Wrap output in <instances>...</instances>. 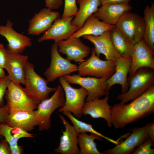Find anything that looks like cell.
I'll return each mask as SVG.
<instances>
[{
    "instance_id": "13",
    "label": "cell",
    "mask_w": 154,
    "mask_h": 154,
    "mask_svg": "<svg viewBox=\"0 0 154 154\" xmlns=\"http://www.w3.org/2000/svg\"><path fill=\"white\" fill-rule=\"evenodd\" d=\"M59 52L65 54L66 59L80 63L89 55L90 48L84 44L79 38L71 37L57 43Z\"/></svg>"
},
{
    "instance_id": "29",
    "label": "cell",
    "mask_w": 154,
    "mask_h": 154,
    "mask_svg": "<svg viewBox=\"0 0 154 154\" xmlns=\"http://www.w3.org/2000/svg\"><path fill=\"white\" fill-rule=\"evenodd\" d=\"M78 145L80 149L79 154H102L97 149L95 139L102 141V137L93 133L88 135L86 133L78 134Z\"/></svg>"
},
{
    "instance_id": "22",
    "label": "cell",
    "mask_w": 154,
    "mask_h": 154,
    "mask_svg": "<svg viewBox=\"0 0 154 154\" xmlns=\"http://www.w3.org/2000/svg\"><path fill=\"white\" fill-rule=\"evenodd\" d=\"M131 61V57H121L117 60L115 63V72L106 81L109 90L113 85L118 84L121 86V93H124L127 91L129 88L128 76Z\"/></svg>"
},
{
    "instance_id": "20",
    "label": "cell",
    "mask_w": 154,
    "mask_h": 154,
    "mask_svg": "<svg viewBox=\"0 0 154 154\" xmlns=\"http://www.w3.org/2000/svg\"><path fill=\"white\" fill-rule=\"evenodd\" d=\"M101 6L93 15L104 23L114 26L124 13L132 9L128 3H108Z\"/></svg>"
},
{
    "instance_id": "34",
    "label": "cell",
    "mask_w": 154,
    "mask_h": 154,
    "mask_svg": "<svg viewBox=\"0 0 154 154\" xmlns=\"http://www.w3.org/2000/svg\"><path fill=\"white\" fill-rule=\"evenodd\" d=\"M10 111L9 106L7 104L0 107V124H6V118Z\"/></svg>"
},
{
    "instance_id": "37",
    "label": "cell",
    "mask_w": 154,
    "mask_h": 154,
    "mask_svg": "<svg viewBox=\"0 0 154 154\" xmlns=\"http://www.w3.org/2000/svg\"><path fill=\"white\" fill-rule=\"evenodd\" d=\"M7 58L6 48L4 47L3 44L0 43V66L4 68Z\"/></svg>"
},
{
    "instance_id": "32",
    "label": "cell",
    "mask_w": 154,
    "mask_h": 154,
    "mask_svg": "<svg viewBox=\"0 0 154 154\" xmlns=\"http://www.w3.org/2000/svg\"><path fill=\"white\" fill-rule=\"evenodd\" d=\"M153 141L149 137L137 147L133 154H154V149L151 148L153 144Z\"/></svg>"
},
{
    "instance_id": "16",
    "label": "cell",
    "mask_w": 154,
    "mask_h": 154,
    "mask_svg": "<svg viewBox=\"0 0 154 154\" xmlns=\"http://www.w3.org/2000/svg\"><path fill=\"white\" fill-rule=\"evenodd\" d=\"M13 23L9 20L5 25H0V35L7 41L8 48L13 52L21 54L26 48L32 46V40L15 31L13 28Z\"/></svg>"
},
{
    "instance_id": "33",
    "label": "cell",
    "mask_w": 154,
    "mask_h": 154,
    "mask_svg": "<svg viewBox=\"0 0 154 154\" xmlns=\"http://www.w3.org/2000/svg\"><path fill=\"white\" fill-rule=\"evenodd\" d=\"M10 81L8 75H6L5 77L0 79V107L5 105L4 96Z\"/></svg>"
},
{
    "instance_id": "25",
    "label": "cell",
    "mask_w": 154,
    "mask_h": 154,
    "mask_svg": "<svg viewBox=\"0 0 154 154\" xmlns=\"http://www.w3.org/2000/svg\"><path fill=\"white\" fill-rule=\"evenodd\" d=\"M79 9L72 24L78 29L81 28L88 18L98 11L101 5L100 0H77Z\"/></svg>"
},
{
    "instance_id": "15",
    "label": "cell",
    "mask_w": 154,
    "mask_h": 154,
    "mask_svg": "<svg viewBox=\"0 0 154 154\" xmlns=\"http://www.w3.org/2000/svg\"><path fill=\"white\" fill-rule=\"evenodd\" d=\"M130 135L125 140L115 147L101 152L104 154H129L135 149L143 143L148 137L146 130V125L141 127L131 128Z\"/></svg>"
},
{
    "instance_id": "31",
    "label": "cell",
    "mask_w": 154,
    "mask_h": 154,
    "mask_svg": "<svg viewBox=\"0 0 154 154\" xmlns=\"http://www.w3.org/2000/svg\"><path fill=\"white\" fill-rule=\"evenodd\" d=\"M78 10L76 0H64V9L61 18L75 16Z\"/></svg>"
},
{
    "instance_id": "40",
    "label": "cell",
    "mask_w": 154,
    "mask_h": 154,
    "mask_svg": "<svg viewBox=\"0 0 154 154\" xmlns=\"http://www.w3.org/2000/svg\"><path fill=\"white\" fill-rule=\"evenodd\" d=\"M130 0H100L101 5L110 3H128Z\"/></svg>"
},
{
    "instance_id": "23",
    "label": "cell",
    "mask_w": 154,
    "mask_h": 154,
    "mask_svg": "<svg viewBox=\"0 0 154 154\" xmlns=\"http://www.w3.org/2000/svg\"><path fill=\"white\" fill-rule=\"evenodd\" d=\"M6 124L28 132L38 125V121L34 111L17 110L10 111L6 118Z\"/></svg>"
},
{
    "instance_id": "24",
    "label": "cell",
    "mask_w": 154,
    "mask_h": 154,
    "mask_svg": "<svg viewBox=\"0 0 154 154\" xmlns=\"http://www.w3.org/2000/svg\"><path fill=\"white\" fill-rule=\"evenodd\" d=\"M115 26L100 21L93 14L88 18L82 27L74 33L71 37L79 38L87 35L98 36L106 31L111 30Z\"/></svg>"
},
{
    "instance_id": "42",
    "label": "cell",
    "mask_w": 154,
    "mask_h": 154,
    "mask_svg": "<svg viewBox=\"0 0 154 154\" xmlns=\"http://www.w3.org/2000/svg\"><path fill=\"white\" fill-rule=\"evenodd\" d=\"M2 137H3V136L0 134V139Z\"/></svg>"
},
{
    "instance_id": "36",
    "label": "cell",
    "mask_w": 154,
    "mask_h": 154,
    "mask_svg": "<svg viewBox=\"0 0 154 154\" xmlns=\"http://www.w3.org/2000/svg\"><path fill=\"white\" fill-rule=\"evenodd\" d=\"M46 8L52 10L58 9L62 4V0H44Z\"/></svg>"
},
{
    "instance_id": "5",
    "label": "cell",
    "mask_w": 154,
    "mask_h": 154,
    "mask_svg": "<svg viewBox=\"0 0 154 154\" xmlns=\"http://www.w3.org/2000/svg\"><path fill=\"white\" fill-rule=\"evenodd\" d=\"M25 88L34 98L38 104L49 98L50 93L55 91L56 88L48 86L46 80L35 71L33 64L27 60L25 67Z\"/></svg>"
},
{
    "instance_id": "9",
    "label": "cell",
    "mask_w": 154,
    "mask_h": 154,
    "mask_svg": "<svg viewBox=\"0 0 154 154\" xmlns=\"http://www.w3.org/2000/svg\"><path fill=\"white\" fill-rule=\"evenodd\" d=\"M116 26L134 44L143 38L145 23L143 17L137 14L125 12Z\"/></svg>"
},
{
    "instance_id": "14",
    "label": "cell",
    "mask_w": 154,
    "mask_h": 154,
    "mask_svg": "<svg viewBox=\"0 0 154 154\" xmlns=\"http://www.w3.org/2000/svg\"><path fill=\"white\" fill-rule=\"evenodd\" d=\"M7 58L4 68L10 81L25 84V67L29 58L26 55L13 52L6 48Z\"/></svg>"
},
{
    "instance_id": "6",
    "label": "cell",
    "mask_w": 154,
    "mask_h": 154,
    "mask_svg": "<svg viewBox=\"0 0 154 154\" xmlns=\"http://www.w3.org/2000/svg\"><path fill=\"white\" fill-rule=\"evenodd\" d=\"M78 66V74L83 77L90 76L108 79L115 70V63L111 60L100 59L96 55L94 48L91 50L90 57L80 63Z\"/></svg>"
},
{
    "instance_id": "2",
    "label": "cell",
    "mask_w": 154,
    "mask_h": 154,
    "mask_svg": "<svg viewBox=\"0 0 154 154\" xmlns=\"http://www.w3.org/2000/svg\"><path fill=\"white\" fill-rule=\"evenodd\" d=\"M154 69L147 67L139 69L132 76H129V89L121 93L116 99L124 104L133 100L141 95L148 88L154 85Z\"/></svg>"
},
{
    "instance_id": "17",
    "label": "cell",
    "mask_w": 154,
    "mask_h": 154,
    "mask_svg": "<svg viewBox=\"0 0 154 154\" xmlns=\"http://www.w3.org/2000/svg\"><path fill=\"white\" fill-rule=\"evenodd\" d=\"M59 16L58 12L52 11L46 7L42 9L29 20L27 34L38 36L44 33Z\"/></svg>"
},
{
    "instance_id": "30",
    "label": "cell",
    "mask_w": 154,
    "mask_h": 154,
    "mask_svg": "<svg viewBox=\"0 0 154 154\" xmlns=\"http://www.w3.org/2000/svg\"><path fill=\"white\" fill-rule=\"evenodd\" d=\"M62 113L71 121L78 133L88 132L98 135L116 145L119 143V139L115 140L103 135L95 130L92 125L79 120L72 115L71 113L69 112H64Z\"/></svg>"
},
{
    "instance_id": "38",
    "label": "cell",
    "mask_w": 154,
    "mask_h": 154,
    "mask_svg": "<svg viewBox=\"0 0 154 154\" xmlns=\"http://www.w3.org/2000/svg\"><path fill=\"white\" fill-rule=\"evenodd\" d=\"M146 130L148 137L154 141V123L151 122L146 124Z\"/></svg>"
},
{
    "instance_id": "10",
    "label": "cell",
    "mask_w": 154,
    "mask_h": 154,
    "mask_svg": "<svg viewBox=\"0 0 154 154\" xmlns=\"http://www.w3.org/2000/svg\"><path fill=\"white\" fill-rule=\"evenodd\" d=\"M78 66L62 57L58 50L57 43L52 44L51 49V62L49 67L44 73L48 82H53L61 76L78 71Z\"/></svg>"
},
{
    "instance_id": "8",
    "label": "cell",
    "mask_w": 154,
    "mask_h": 154,
    "mask_svg": "<svg viewBox=\"0 0 154 154\" xmlns=\"http://www.w3.org/2000/svg\"><path fill=\"white\" fill-rule=\"evenodd\" d=\"M70 84L79 85L85 89L88 92L86 101L99 98L104 95H108L109 90L108 89L106 81L108 79L94 77H84L78 74H69L63 76Z\"/></svg>"
},
{
    "instance_id": "11",
    "label": "cell",
    "mask_w": 154,
    "mask_h": 154,
    "mask_svg": "<svg viewBox=\"0 0 154 154\" xmlns=\"http://www.w3.org/2000/svg\"><path fill=\"white\" fill-rule=\"evenodd\" d=\"M74 17L64 19L60 17L56 19L50 27L45 31L37 41L41 42L45 40L52 39L54 42L57 43L61 40L67 39L77 31L78 29L72 25L71 22Z\"/></svg>"
},
{
    "instance_id": "1",
    "label": "cell",
    "mask_w": 154,
    "mask_h": 154,
    "mask_svg": "<svg viewBox=\"0 0 154 154\" xmlns=\"http://www.w3.org/2000/svg\"><path fill=\"white\" fill-rule=\"evenodd\" d=\"M128 104H116L111 107V121L116 129L124 128L128 124L154 112V85Z\"/></svg>"
},
{
    "instance_id": "28",
    "label": "cell",
    "mask_w": 154,
    "mask_h": 154,
    "mask_svg": "<svg viewBox=\"0 0 154 154\" xmlns=\"http://www.w3.org/2000/svg\"><path fill=\"white\" fill-rule=\"evenodd\" d=\"M0 134L7 141L10 147L17 145L18 140L21 138L35 137L34 134L18 127H11L6 123L0 124Z\"/></svg>"
},
{
    "instance_id": "26",
    "label": "cell",
    "mask_w": 154,
    "mask_h": 154,
    "mask_svg": "<svg viewBox=\"0 0 154 154\" xmlns=\"http://www.w3.org/2000/svg\"><path fill=\"white\" fill-rule=\"evenodd\" d=\"M110 35L114 48L121 56L131 57L134 44L116 26L110 30Z\"/></svg>"
},
{
    "instance_id": "39",
    "label": "cell",
    "mask_w": 154,
    "mask_h": 154,
    "mask_svg": "<svg viewBox=\"0 0 154 154\" xmlns=\"http://www.w3.org/2000/svg\"><path fill=\"white\" fill-rule=\"evenodd\" d=\"M11 154H21L24 153L23 147L17 145L15 146L10 147Z\"/></svg>"
},
{
    "instance_id": "18",
    "label": "cell",
    "mask_w": 154,
    "mask_h": 154,
    "mask_svg": "<svg viewBox=\"0 0 154 154\" xmlns=\"http://www.w3.org/2000/svg\"><path fill=\"white\" fill-rule=\"evenodd\" d=\"M110 30L106 31L98 36L85 35L82 37L92 42L96 55L100 57L101 54H104L106 60L112 61L115 63L121 57L116 50L112 42L110 35Z\"/></svg>"
},
{
    "instance_id": "12",
    "label": "cell",
    "mask_w": 154,
    "mask_h": 154,
    "mask_svg": "<svg viewBox=\"0 0 154 154\" xmlns=\"http://www.w3.org/2000/svg\"><path fill=\"white\" fill-rule=\"evenodd\" d=\"M131 57L132 61L129 76H133L142 68L154 69V52L146 44L143 38L134 44Z\"/></svg>"
},
{
    "instance_id": "27",
    "label": "cell",
    "mask_w": 154,
    "mask_h": 154,
    "mask_svg": "<svg viewBox=\"0 0 154 154\" xmlns=\"http://www.w3.org/2000/svg\"><path fill=\"white\" fill-rule=\"evenodd\" d=\"M145 27L143 39L146 44L154 51V4L146 6L144 10Z\"/></svg>"
},
{
    "instance_id": "41",
    "label": "cell",
    "mask_w": 154,
    "mask_h": 154,
    "mask_svg": "<svg viewBox=\"0 0 154 154\" xmlns=\"http://www.w3.org/2000/svg\"><path fill=\"white\" fill-rule=\"evenodd\" d=\"M6 76L3 68L0 66V79L5 77Z\"/></svg>"
},
{
    "instance_id": "7",
    "label": "cell",
    "mask_w": 154,
    "mask_h": 154,
    "mask_svg": "<svg viewBox=\"0 0 154 154\" xmlns=\"http://www.w3.org/2000/svg\"><path fill=\"white\" fill-rule=\"evenodd\" d=\"M5 95L10 111H35L37 109L36 100L20 84L10 81Z\"/></svg>"
},
{
    "instance_id": "19",
    "label": "cell",
    "mask_w": 154,
    "mask_h": 154,
    "mask_svg": "<svg viewBox=\"0 0 154 154\" xmlns=\"http://www.w3.org/2000/svg\"><path fill=\"white\" fill-rule=\"evenodd\" d=\"M59 116L65 127V130L60 138L59 146L54 149L56 153L61 154H79L78 147V133L73 126L71 125L64 117Z\"/></svg>"
},
{
    "instance_id": "4",
    "label": "cell",
    "mask_w": 154,
    "mask_h": 154,
    "mask_svg": "<svg viewBox=\"0 0 154 154\" xmlns=\"http://www.w3.org/2000/svg\"><path fill=\"white\" fill-rule=\"evenodd\" d=\"M59 82L65 94L64 106L58 109L59 112H69L76 118H80L85 100L88 95L87 90L82 87L76 88L72 87L63 76L58 78Z\"/></svg>"
},
{
    "instance_id": "21",
    "label": "cell",
    "mask_w": 154,
    "mask_h": 154,
    "mask_svg": "<svg viewBox=\"0 0 154 154\" xmlns=\"http://www.w3.org/2000/svg\"><path fill=\"white\" fill-rule=\"evenodd\" d=\"M108 95L104 98H96L86 101L82 110V115H89L93 118H101L107 122L108 127L112 125L111 115V107L108 104Z\"/></svg>"
},
{
    "instance_id": "35",
    "label": "cell",
    "mask_w": 154,
    "mask_h": 154,
    "mask_svg": "<svg viewBox=\"0 0 154 154\" xmlns=\"http://www.w3.org/2000/svg\"><path fill=\"white\" fill-rule=\"evenodd\" d=\"M0 154H11L10 147L3 137L0 138Z\"/></svg>"
},
{
    "instance_id": "3",
    "label": "cell",
    "mask_w": 154,
    "mask_h": 154,
    "mask_svg": "<svg viewBox=\"0 0 154 154\" xmlns=\"http://www.w3.org/2000/svg\"><path fill=\"white\" fill-rule=\"evenodd\" d=\"M65 101L64 90L62 86L59 85L52 97L38 104L37 110L34 112L38 121L40 131H46L50 128L51 115L56 109L62 107Z\"/></svg>"
}]
</instances>
